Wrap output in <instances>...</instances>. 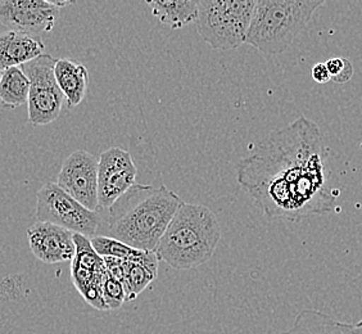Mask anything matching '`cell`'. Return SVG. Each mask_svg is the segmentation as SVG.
I'll return each mask as SVG.
<instances>
[{
	"label": "cell",
	"mask_w": 362,
	"mask_h": 334,
	"mask_svg": "<svg viewBox=\"0 0 362 334\" xmlns=\"http://www.w3.org/2000/svg\"><path fill=\"white\" fill-rule=\"evenodd\" d=\"M45 45L40 38L8 31L0 34V71L22 64L44 54Z\"/></svg>",
	"instance_id": "5bb4252c"
},
{
	"label": "cell",
	"mask_w": 362,
	"mask_h": 334,
	"mask_svg": "<svg viewBox=\"0 0 362 334\" xmlns=\"http://www.w3.org/2000/svg\"><path fill=\"white\" fill-rule=\"evenodd\" d=\"M99 160L84 149H77L63 161L57 184L85 209L97 211Z\"/></svg>",
	"instance_id": "30bf717a"
},
{
	"label": "cell",
	"mask_w": 362,
	"mask_h": 334,
	"mask_svg": "<svg viewBox=\"0 0 362 334\" xmlns=\"http://www.w3.org/2000/svg\"><path fill=\"white\" fill-rule=\"evenodd\" d=\"M146 4L160 23L173 30L185 28L198 17V0H152Z\"/></svg>",
	"instance_id": "e0dca14e"
},
{
	"label": "cell",
	"mask_w": 362,
	"mask_h": 334,
	"mask_svg": "<svg viewBox=\"0 0 362 334\" xmlns=\"http://www.w3.org/2000/svg\"><path fill=\"white\" fill-rule=\"evenodd\" d=\"M220 241L221 226L212 209L204 205L184 203L154 252L171 267L189 270L211 260Z\"/></svg>",
	"instance_id": "3957f363"
},
{
	"label": "cell",
	"mask_w": 362,
	"mask_h": 334,
	"mask_svg": "<svg viewBox=\"0 0 362 334\" xmlns=\"http://www.w3.org/2000/svg\"><path fill=\"white\" fill-rule=\"evenodd\" d=\"M30 80L21 67H12L1 72L0 102L6 108H17L28 103Z\"/></svg>",
	"instance_id": "ac0fdd59"
},
{
	"label": "cell",
	"mask_w": 362,
	"mask_h": 334,
	"mask_svg": "<svg viewBox=\"0 0 362 334\" xmlns=\"http://www.w3.org/2000/svg\"><path fill=\"white\" fill-rule=\"evenodd\" d=\"M102 294L105 301V310H116L126 302V293L121 282L111 275L108 270L105 274L102 287Z\"/></svg>",
	"instance_id": "ffe728a7"
},
{
	"label": "cell",
	"mask_w": 362,
	"mask_h": 334,
	"mask_svg": "<svg viewBox=\"0 0 362 334\" xmlns=\"http://www.w3.org/2000/svg\"><path fill=\"white\" fill-rule=\"evenodd\" d=\"M56 62V58L44 53L21 66L30 80L28 110V121L33 125L52 124L62 111L64 96L57 84Z\"/></svg>",
	"instance_id": "52a82bcc"
},
{
	"label": "cell",
	"mask_w": 362,
	"mask_h": 334,
	"mask_svg": "<svg viewBox=\"0 0 362 334\" xmlns=\"http://www.w3.org/2000/svg\"><path fill=\"white\" fill-rule=\"evenodd\" d=\"M256 0H198L195 28L216 50L235 49L245 42Z\"/></svg>",
	"instance_id": "5b68a950"
},
{
	"label": "cell",
	"mask_w": 362,
	"mask_h": 334,
	"mask_svg": "<svg viewBox=\"0 0 362 334\" xmlns=\"http://www.w3.org/2000/svg\"><path fill=\"white\" fill-rule=\"evenodd\" d=\"M281 334H356L355 326L335 321L319 310L300 311L292 328Z\"/></svg>",
	"instance_id": "2e32d148"
},
{
	"label": "cell",
	"mask_w": 362,
	"mask_h": 334,
	"mask_svg": "<svg viewBox=\"0 0 362 334\" xmlns=\"http://www.w3.org/2000/svg\"><path fill=\"white\" fill-rule=\"evenodd\" d=\"M54 75L69 108L80 105L89 86V74L84 64L67 58L57 59Z\"/></svg>",
	"instance_id": "9a60e30c"
},
{
	"label": "cell",
	"mask_w": 362,
	"mask_h": 334,
	"mask_svg": "<svg viewBox=\"0 0 362 334\" xmlns=\"http://www.w3.org/2000/svg\"><path fill=\"white\" fill-rule=\"evenodd\" d=\"M355 333L362 334V319L355 326Z\"/></svg>",
	"instance_id": "603a6c76"
},
{
	"label": "cell",
	"mask_w": 362,
	"mask_h": 334,
	"mask_svg": "<svg viewBox=\"0 0 362 334\" xmlns=\"http://www.w3.org/2000/svg\"><path fill=\"white\" fill-rule=\"evenodd\" d=\"M311 75L317 84H327L332 81V77H330V74L327 71L325 63H316L313 67Z\"/></svg>",
	"instance_id": "7402d4cb"
},
{
	"label": "cell",
	"mask_w": 362,
	"mask_h": 334,
	"mask_svg": "<svg viewBox=\"0 0 362 334\" xmlns=\"http://www.w3.org/2000/svg\"><path fill=\"white\" fill-rule=\"evenodd\" d=\"M182 205L165 185L135 184L108 209V234L136 250L154 252Z\"/></svg>",
	"instance_id": "7a4b0ae2"
},
{
	"label": "cell",
	"mask_w": 362,
	"mask_h": 334,
	"mask_svg": "<svg viewBox=\"0 0 362 334\" xmlns=\"http://www.w3.org/2000/svg\"><path fill=\"white\" fill-rule=\"evenodd\" d=\"M76 253L71 264V278L85 301L98 310H105L102 287L107 274L105 260L91 246L90 238L74 234Z\"/></svg>",
	"instance_id": "8fae6325"
},
{
	"label": "cell",
	"mask_w": 362,
	"mask_h": 334,
	"mask_svg": "<svg viewBox=\"0 0 362 334\" xmlns=\"http://www.w3.org/2000/svg\"><path fill=\"white\" fill-rule=\"evenodd\" d=\"M36 221L54 224L91 239L100 226V215L85 209L57 183H47L36 195Z\"/></svg>",
	"instance_id": "8992f818"
},
{
	"label": "cell",
	"mask_w": 362,
	"mask_h": 334,
	"mask_svg": "<svg viewBox=\"0 0 362 334\" xmlns=\"http://www.w3.org/2000/svg\"><path fill=\"white\" fill-rule=\"evenodd\" d=\"M108 272L121 282L126 293V301H133L157 277L158 263L156 252L141 261H124L119 258H103Z\"/></svg>",
	"instance_id": "4fadbf2b"
},
{
	"label": "cell",
	"mask_w": 362,
	"mask_h": 334,
	"mask_svg": "<svg viewBox=\"0 0 362 334\" xmlns=\"http://www.w3.org/2000/svg\"><path fill=\"white\" fill-rule=\"evenodd\" d=\"M74 234L54 224L36 221L28 230L30 250L45 264L72 261L76 253Z\"/></svg>",
	"instance_id": "7c38bea8"
},
{
	"label": "cell",
	"mask_w": 362,
	"mask_h": 334,
	"mask_svg": "<svg viewBox=\"0 0 362 334\" xmlns=\"http://www.w3.org/2000/svg\"><path fill=\"white\" fill-rule=\"evenodd\" d=\"M324 4V0H256L245 42L270 56L284 53Z\"/></svg>",
	"instance_id": "277c9868"
},
{
	"label": "cell",
	"mask_w": 362,
	"mask_h": 334,
	"mask_svg": "<svg viewBox=\"0 0 362 334\" xmlns=\"http://www.w3.org/2000/svg\"><path fill=\"white\" fill-rule=\"evenodd\" d=\"M91 246L100 258H115L124 261H141L149 256L151 252L136 250L117 239L105 236H95L90 239Z\"/></svg>",
	"instance_id": "d6986e66"
},
{
	"label": "cell",
	"mask_w": 362,
	"mask_h": 334,
	"mask_svg": "<svg viewBox=\"0 0 362 334\" xmlns=\"http://www.w3.org/2000/svg\"><path fill=\"white\" fill-rule=\"evenodd\" d=\"M70 4L71 1L6 0L0 3V22L11 31L40 38L56 26L61 8Z\"/></svg>",
	"instance_id": "ba28073f"
},
{
	"label": "cell",
	"mask_w": 362,
	"mask_h": 334,
	"mask_svg": "<svg viewBox=\"0 0 362 334\" xmlns=\"http://www.w3.org/2000/svg\"><path fill=\"white\" fill-rule=\"evenodd\" d=\"M325 66L330 74L332 81L334 83H349L355 74L354 64L347 58H341V57L330 58L325 62Z\"/></svg>",
	"instance_id": "44dd1931"
},
{
	"label": "cell",
	"mask_w": 362,
	"mask_h": 334,
	"mask_svg": "<svg viewBox=\"0 0 362 334\" xmlns=\"http://www.w3.org/2000/svg\"><path fill=\"white\" fill-rule=\"evenodd\" d=\"M320 127L300 116L270 132L237 167L239 185L269 219L300 221L335 209Z\"/></svg>",
	"instance_id": "6da1fadb"
},
{
	"label": "cell",
	"mask_w": 362,
	"mask_h": 334,
	"mask_svg": "<svg viewBox=\"0 0 362 334\" xmlns=\"http://www.w3.org/2000/svg\"><path fill=\"white\" fill-rule=\"evenodd\" d=\"M138 168L132 154L119 146H112L99 156L98 165V205L103 209L135 185Z\"/></svg>",
	"instance_id": "9c48e42d"
}]
</instances>
